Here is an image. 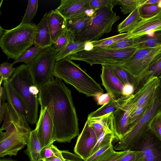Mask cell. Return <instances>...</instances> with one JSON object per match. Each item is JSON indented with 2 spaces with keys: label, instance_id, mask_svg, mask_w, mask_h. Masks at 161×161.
<instances>
[{
  "label": "cell",
  "instance_id": "bcb514c9",
  "mask_svg": "<svg viewBox=\"0 0 161 161\" xmlns=\"http://www.w3.org/2000/svg\"><path fill=\"white\" fill-rule=\"evenodd\" d=\"M128 151L126 150L119 152L114 151L109 156L100 161H119Z\"/></svg>",
  "mask_w": 161,
  "mask_h": 161
},
{
  "label": "cell",
  "instance_id": "5b68a950",
  "mask_svg": "<svg viewBox=\"0 0 161 161\" xmlns=\"http://www.w3.org/2000/svg\"><path fill=\"white\" fill-rule=\"evenodd\" d=\"M36 25L20 24L10 30L0 26V46L8 59H17L34 44Z\"/></svg>",
  "mask_w": 161,
  "mask_h": 161
},
{
  "label": "cell",
  "instance_id": "836d02e7",
  "mask_svg": "<svg viewBox=\"0 0 161 161\" xmlns=\"http://www.w3.org/2000/svg\"><path fill=\"white\" fill-rule=\"evenodd\" d=\"M151 103L139 106L129 111L128 125L130 129L133 125L143 115Z\"/></svg>",
  "mask_w": 161,
  "mask_h": 161
},
{
  "label": "cell",
  "instance_id": "11a10c76",
  "mask_svg": "<svg viewBox=\"0 0 161 161\" xmlns=\"http://www.w3.org/2000/svg\"><path fill=\"white\" fill-rule=\"evenodd\" d=\"M0 161H17L13 160L10 158H3L0 159Z\"/></svg>",
  "mask_w": 161,
  "mask_h": 161
},
{
  "label": "cell",
  "instance_id": "83f0119b",
  "mask_svg": "<svg viewBox=\"0 0 161 161\" xmlns=\"http://www.w3.org/2000/svg\"><path fill=\"white\" fill-rule=\"evenodd\" d=\"M106 67L109 69L117 77L124 86L131 84L134 86L136 79L120 64H105Z\"/></svg>",
  "mask_w": 161,
  "mask_h": 161
},
{
  "label": "cell",
  "instance_id": "4fadbf2b",
  "mask_svg": "<svg viewBox=\"0 0 161 161\" xmlns=\"http://www.w3.org/2000/svg\"><path fill=\"white\" fill-rule=\"evenodd\" d=\"M159 79L154 77L131 95L127 99L129 110L145 104L151 103L157 97L160 89Z\"/></svg>",
  "mask_w": 161,
  "mask_h": 161
},
{
  "label": "cell",
  "instance_id": "4316f807",
  "mask_svg": "<svg viewBox=\"0 0 161 161\" xmlns=\"http://www.w3.org/2000/svg\"><path fill=\"white\" fill-rule=\"evenodd\" d=\"M142 19L138 8H137L130 13L126 18L118 25V31L120 34L129 32Z\"/></svg>",
  "mask_w": 161,
  "mask_h": 161
},
{
  "label": "cell",
  "instance_id": "52a82bcc",
  "mask_svg": "<svg viewBox=\"0 0 161 161\" xmlns=\"http://www.w3.org/2000/svg\"><path fill=\"white\" fill-rule=\"evenodd\" d=\"M137 49L134 47L92 49L79 52L68 58L72 60L84 61L91 66L95 64L121 65Z\"/></svg>",
  "mask_w": 161,
  "mask_h": 161
},
{
  "label": "cell",
  "instance_id": "6f0895ef",
  "mask_svg": "<svg viewBox=\"0 0 161 161\" xmlns=\"http://www.w3.org/2000/svg\"><path fill=\"white\" fill-rule=\"evenodd\" d=\"M41 161H43L42 160Z\"/></svg>",
  "mask_w": 161,
  "mask_h": 161
},
{
  "label": "cell",
  "instance_id": "f546056e",
  "mask_svg": "<svg viewBox=\"0 0 161 161\" xmlns=\"http://www.w3.org/2000/svg\"><path fill=\"white\" fill-rule=\"evenodd\" d=\"M147 0H115L116 5L120 6L123 14L131 13L144 4Z\"/></svg>",
  "mask_w": 161,
  "mask_h": 161
},
{
  "label": "cell",
  "instance_id": "30bf717a",
  "mask_svg": "<svg viewBox=\"0 0 161 161\" xmlns=\"http://www.w3.org/2000/svg\"><path fill=\"white\" fill-rule=\"evenodd\" d=\"M161 51V47L137 49L129 58L120 64L136 79L147 68L151 61Z\"/></svg>",
  "mask_w": 161,
  "mask_h": 161
},
{
  "label": "cell",
  "instance_id": "9f6ffc18",
  "mask_svg": "<svg viewBox=\"0 0 161 161\" xmlns=\"http://www.w3.org/2000/svg\"><path fill=\"white\" fill-rule=\"evenodd\" d=\"M159 88L161 90V78L159 79Z\"/></svg>",
  "mask_w": 161,
  "mask_h": 161
},
{
  "label": "cell",
  "instance_id": "ee69618b",
  "mask_svg": "<svg viewBox=\"0 0 161 161\" xmlns=\"http://www.w3.org/2000/svg\"><path fill=\"white\" fill-rule=\"evenodd\" d=\"M130 47H134V39L125 38L116 42L106 48H123Z\"/></svg>",
  "mask_w": 161,
  "mask_h": 161
},
{
  "label": "cell",
  "instance_id": "e0dca14e",
  "mask_svg": "<svg viewBox=\"0 0 161 161\" xmlns=\"http://www.w3.org/2000/svg\"><path fill=\"white\" fill-rule=\"evenodd\" d=\"M100 76L102 84L111 95L112 98L116 100L124 96L123 90L124 85L114 74L105 65H102Z\"/></svg>",
  "mask_w": 161,
  "mask_h": 161
},
{
  "label": "cell",
  "instance_id": "3957f363",
  "mask_svg": "<svg viewBox=\"0 0 161 161\" xmlns=\"http://www.w3.org/2000/svg\"><path fill=\"white\" fill-rule=\"evenodd\" d=\"M54 75L87 97H95L103 93L100 84L69 58L56 61Z\"/></svg>",
  "mask_w": 161,
  "mask_h": 161
},
{
  "label": "cell",
  "instance_id": "7402d4cb",
  "mask_svg": "<svg viewBox=\"0 0 161 161\" xmlns=\"http://www.w3.org/2000/svg\"><path fill=\"white\" fill-rule=\"evenodd\" d=\"M48 26L53 44L66 30V19L55 9L52 10L49 12Z\"/></svg>",
  "mask_w": 161,
  "mask_h": 161
},
{
  "label": "cell",
  "instance_id": "9c48e42d",
  "mask_svg": "<svg viewBox=\"0 0 161 161\" xmlns=\"http://www.w3.org/2000/svg\"><path fill=\"white\" fill-rule=\"evenodd\" d=\"M161 111V90L143 115L131 127L122 139L114 147L115 150L123 151L129 149L150 129V124Z\"/></svg>",
  "mask_w": 161,
  "mask_h": 161
},
{
  "label": "cell",
  "instance_id": "9a60e30c",
  "mask_svg": "<svg viewBox=\"0 0 161 161\" xmlns=\"http://www.w3.org/2000/svg\"><path fill=\"white\" fill-rule=\"evenodd\" d=\"M90 0H62L55 10L66 19L77 17L90 10Z\"/></svg>",
  "mask_w": 161,
  "mask_h": 161
},
{
  "label": "cell",
  "instance_id": "7a4b0ae2",
  "mask_svg": "<svg viewBox=\"0 0 161 161\" xmlns=\"http://www.w3.org/2000/svg\"><path fill=\"white\" fill-rule=\"evenodd\" d=\"M31 130L28 122L21 119L8 103L0 129V157L17 156L26 145Z\"/></svg>",
  "mask_w": 161,
  "mask_h": 161
},
{
  "label": "cell",
  "instance_id": "db71d44e",
  "mask_svg": "<svg viewBox=\"0 0 161 161\" xmlns=\"http://www.w3.org/2000/svg\"><path fill=\"white\" fill-rule=\"evenodd\" d=\"M161 0H147L144 4L153 5L158 4Z\"/></svg>",
  "mask_w": 161,
  "mask_h": 161
},
{
  "label": "cell",
  "instance_id": "6da1fadb",
  "mask_svg": "<svg viewBox=\"0 0 161 161\" xmlns=\"http://www.w3.org/2000/svg\"><path fill=\"white\" fill-rule=\"evenodd\" d=\"M39 90V104L46 106L53 121L55 141L70 143L79 131L71 91L56 77Z\"/></svg>",
  "mask_w": 161,
  "mask_h": 161
},
{
  "label": "cell",
  "instance_id": "d6986e66",
  "mask_svg": "<svg viewBox=\"0 0 161 161\" xmlns=\"http://www.w3.org/2000/svg\"><path fill=\"white\" fill-rule=\"evenodd\" d=\"M2 83L5 89L8 103L11 105L21 119L28 122L27 111L25 107L9 80L3 81Z\"/></svg>",
  "mask_w": 161,
  "mask_h": 161
},
{
  "label": "cell",
  "instance_id": "484cf974",
  "mask_svg": "<svg viewBox=\"0 0 161 161\" xmlns=\"http://www.w3.org/2000/svg\"><path fill=\"white\" fill-rule=\"evenodd\" d=\"M125 96L116 100L112 98L108 103L91 113L87 119L95 118L114 112L117 110L130 96Z\"/></svg>",
  "mask_w": 161,
  "mask_h": 161
},
{
  "label": "cell",
  "instance_id": "2e32d148",
  "mask_svg": "<svg viewBox=\"0 0 161 161\" xmlns=\"http://www.w3.org/2000/svg\"><path fill=\"white\" fill-rule=\"evenodd\" d=\"M127 99L113 112L114 135L119 141L122 139L130 130L128 120L130 105L127 102Z\"/></svg>",
  "mask_w": 161,
  "mask_h": 161
},
{
  "label": "cell",
  "instance_id": "b9f144b4",
  "mask_svg": "<svg viewBox=\"0 0 161 161\" xmlns=\"http://www.w3.org/2000/svg\"><path fill=\"white\" fill-rule=\"evenodd\" d=\"M149 129L161 141V111L156 115L152 121Z\"/></svg>",
  "mask_w": 161,
  "mask_h": 161
},
{
  "label": "cell",
  "instance_id": "1f68e13d",
  "mask_svg": "<svg viewBox=\"0 0 161 161\" xmlns=\"http://www.w3.org/2000/svg\"><path fill=\"white\" fill-rule=\"evenodd\" d=\"M114 151L111 142L99 149L83 161H100Z\"/></svg>",
  "mask_w": 161,
  "mask_h": 161
},
{
  "label": "cell",
  "instance_id": "f6af8a7d",
  "mask_svg": "<svg viewBox=\"0 0 161 161\" xmlns=\"http://www.w3.org/2000/svg\"><path fill=\"white\" fill-rule=\"evenodd\" d=\"M62 155L65 161H83V159L76 154L68 150L61 151Z\"/></svg>",
  "mask_w": 161,
  "mask_h": 161
},
{
  "label": "cell",
  "instance_id": "d590c367",
  "mask_svg": "<svg viewBox=\"0 0 161 161\" xmlns=\"http://www.w3.org/2000/svg\"><path fill=\"white\" fill-rule=\"evenodd\" d=\"M75 37L73 33L66 30L52 46L59 52L64 49L69 42L74 41Z\"/></svg>",
  "mask_w": 161,
  "mask_h": 161
},
{
  "label": "cell",
  "instance_id": "5bb4252c",
  "mask_svg": "<svg viewBox=\"0 0 161 161\" xmlns=\"http://www.w3.org/2000/svg\"><path fill=\"white\" fill-rule=\"evenodd\" d=\"M98 138L92 128L86 122L83 129L78 137L74 152L83 160L91 156Z\"/></svg>",
  "mask_w": 161,
  "mask_h": 161
},
{
  "label": "cell",
  "instance_id": "60d3db41",
  "mask_svg": "<svg viewBox=\"0 0 161 161\" xmlns=\"http://www.w3.org/2000/svg\"><path fill=\"white\" fill-rule=\"evenodd\" d=\"M12 63L7 62H4L0 64V79L3 81L8 80L13 73L16 68L13 67Z\"/></svg>",
  "mask_w": 161,
  "mask_h": 161
},
{
  "label": "cell",
  "instance_id": "ffe728a7",
  "mask_svg": "<svg viewBox=\"0 0 161 161\" xmlns=\"http://www.w3.org/2000/svg\"><path fill=\"white\" fill-rule=\"evenodd\" d=\"M49 12L46 13L40 23L36 26L34 43L42 48L52 46V41L48 26Z\"/></svg>",
  "mask_w": 161,
  "mask_h": 161
},
{
  "label": "cell",
  "instance_id": "4dcf8cb0",
  "mask_svg": "<svg viewBox=\"0 0 161 161\" xmlns=\"http://www.w3.org/2000/svg\"><path fill=\"white\" fill-rule=\"evenodd\" d=\"M128 34V33H124L106 38L91 42L93 47V49L106 48L116 42L126 38Z\"/></svg>",
  "mask_w": 161,
  "mask_h": 161
},
{
  "label": "cell",
  "instance_id": "d6a6232c",
  "mask_svg": "<svg viewBox=\"0 0 161 161\" xmlns=\"http://www.w3.org/2000/svg\"><path fill=\"white\" fill-rule=\"evenodd\" d=\"M42 48L35 45L26 50L17 59L12 63L13 65L19 62H23L27 64L32 61L39 53Z\"/></svg>",
  "mask_w": 161,
  "mask_h": 161
},
{
  "label": "cell",
  "instance_id": "816d5d0a",
  "mask_svg": "<svg viewBox=\"0 0 161 161\" xmlns=\"http://www.w3.org/2000/svg\"><path fill=\"white\" fill-rule=\"evenodd\" d=\"M43 161H65L64 160H63L60 158L53 156L50 157L42 159Z\"/></svg>",
  "mask_w": 161,
  "mask_h": 161
},
{
  "label": "cell",
  "instance_id": "f5cc1de1",
  "mask_svg": "<svg viewBox=\"0 0 161 161\" xmlns=\"http://www.w3.org/2000/svg\"><path fill=\"white\" fill-rule=\"evenodd\" d=\"M93 45L91 42H86L84 50L90 51L93 49Z\"/></svg>",
  "mask_w": 161,
  "mask_h": 161
},
{
  "label": "cell",
  "instance_id": "8d00e7d4",
  "mask_svg": "<svg viewBox=\"0 0 161 161\" xmlns=\"http://www.w3.org/2000/svg\"><path fill=\"white\" fill-rule=\"evenodd\" d=\"M140 16L142 19L152 17L157 15L161 11V7L158 4H143L138 8Z\"/></svg>",
  "mask_w": 161,
  "mask_h": 161
},
{
  "label": "cell",
  "instance_id": "d4e9b609",
  "mask_svg": "<svg viewBox=\"0 0 161 161\" xmlns=\"http://www.w3.org/2000/svg\"><path fill=\"white\" fill-rule=\"evenodd\" d=\"M26 145L27 148L25 153L28 156L30 161H41L42 148L34 130L31 132Z\"/></svg>",
  "mask_w": 161,
  "mask_h": 161
},
{
  "label": "cell",
  "instance_id": "f907efd6",
  "mask_svg": "<svg viewBox=\"0 0 161 161\" xmlns=\"http://www.w3.org/2000/svg\"><path fill=\"white\" fill-rule=\"evenodd\" d=\"M0 104L5 102L7 100V96L5 89L3 86L2 87L0 85Z\"/></svg>",
  "mask_w": 161,
  "mask_h": 161
},
{
  "label": "cell",
  "instance_id": "f1b7e54d",
  "mask_svg": "<svg viewBox=\"0 0 161 161\" xmlns=\"http://www.w3.org/2000/svg\"><path fill=\"white\" fill-rule=\"evenodd\" d=\"M86 42L73 41L70 42L61 51L58 52L56 61L60 60L74 54L84 50Z\"/></svg>",
  "mask_w": 161,
  "mask_h": 161
},
{
  "label": "cell",
  "instance_id": "44dd1931",
  "mask_svg": "<svg viewBox=\"0 0 161 161\" xmlns=\"http://www.w3.org/2000/svg\"><path fill=\"white\" fill-rule=\"evenodd\" d=\"M154 77L159 79L161 78V51L153 58L147 69L136 79L134 92Z\"/></svg>",
  "mask_w": 161,
  "mask_h": 161
},
{
  "label": "cell",
  "instance_id": "cb8c5ba5",
  "mask_svg": "<svg viewBox=\"0 0 161 161\" xmlns=\"http://www.w3.org/2000/svg\"><path fill=\"white\" fill-rule=\"evenodd\" d=\"M92 14L87 13L77 17L66 19V31L76 36L86 26Z\"/></svg>",
  "mask_w": 161,
  "mask_h": 161
},
{
  "label": "cell",
  "instance_id": "7c38bea8",
  "mask_svg": "<svg viewBox=\"0 0 161 161\" xmlns=\"http://www.w3.org/2000/svg\"><path fill=\"white\" fill-rule=\"evenodd\" d=\"M40 105L39 116L34 130L42 149L53 143L55 141L54 125L51 115L46 106Z\"/></svg>",
  "mask_w": 161,
  "mask_h": 161
},
{
  "label": "cell",
  "instance_id": "f35d334b",
  "mask_svg": "<svg viewBox=\"0 0 161 161\" xmlns=\"http://www.w3.org/2000/svg\"><path fill=\"white\" fill-rule=\"evenodd\" d=\"M89 5L90 10L95 11L105 7L113 8L116 4L115 0H90Z\"/></svg>",
  "mask_w": 161,
  "mask_h": 161
},
{
  "label": "cell",
  "instance_id": "7dc6e473",
  "mask_svg": "<svg viewBox=\"0 0 161 161\" xmlns=\"http://www.w3.org/2000/svg\"><path fill=\"white\" fill-rule=\"evenodd\" d=\"M98 105H103L108 103L112 98L111 95L108 93H102L95 97Z\"/></svg>",
  "mask_w": 161,
  "mask_h": 161
},
{
  "label": "cell",
  "instance_id": "7bdbcfd3",
  "mask_svg": "<svg viewBox=\"0 0 161 161\" xmlns=\"http://www.w3.org/2000/svg\"><path fill=\"white\" fill-rule=\"evenodd\" d=\"M143 152L142 151H132L128 149L119 161H143Z\"/></svg>",
  "mask_w": 161,
  "mask_h": 161
},
{
  "label": "cell",
  "instance_id": "681fc988",
  "mask_svg": "<svg viewBox=\"0 0 161 161\" xmlns=\"http://www.w3.org/2000/svg\"><path fill=\"white\" fill-rule=\"evenodd\" d=\"M134 92L133 86L131 84H126L124 86L123 94L124 96H128L132 94Z\"/></svg>",
  "mask_w": 161,
  "mask_h": 161
},
{
  "label": "cell",
  "instance_id": "8fae6325",
  "mask_svg": "<svg viewBox=\"0 0 161 161\" xmlns=\"http://www.w3.org/2000/svg\"><path fill=\"white\" fill-rule=\"evenodd\" d=\"M128 149L142 151L143 161H161V141L150 129Z\"/></svg>",
  "mask_w": 161,
  "mask_h": 161
},
{
  "label": "cell",
  "instance_id": "ab89813d",
  "mask_svg": "<svg viewBox=\"0 0 161 161\" xmlns=\"http://www.w3.org/2000/svg\"><path fill=\"white\" fill-rule=\"evenodd\" d=\"M41 155L42 160L53 156L64 160L62 155L61 150H60L53 143L42 149L41 152Z\"/></svg>",
  "mask_w": 161,
  "mask_h": 161
},
{
  "label": "cell",
  "instance_id": "277c9868",
  "mask_svg": "<svg viewBox=\"0 0 161 161\" xmlns=\"http://www.w3.org/2000/svg\"><path fill=\"white\" fill-rule=\"evenodd\" d=\"M15 68L9 80L25 107L28 122L34 124L38 120L39 89L35 85L26 64Z\"/></svg>",
  "mask_w": 161,
  "mask_h": 161
},
{
  "label": "cell",
  "instance_id": "ba28073f",
  "mask_svg": "<svg viewBox=\"0 0 161 161\" xmlns=\"http://www.w3.org/2000/svg\"><path fill=\"white\" fill-rule=\"evenodd\" d=\"M58 53L53 46L42 48L31 62L26 64L39 89L54 80Z\"/></svg>",
  "mask_w": 161,
  "mask_h": 161
},
{
  "label": "cell",
  "instance_id": "603a6c76",
  "mask_svg": "<svg viewBox=\"0 0 161 161\" xmlns=\"http://www.w3.org/2000/svg\"><path fill=\"white\" fill-rule=\"evenodd\" d=\"M134 39V47L137 49L161 47V31Z\"/></svg>",
  "mask_w": 161,
  "mask_h": 161
},
{
  "label": "cell",
  "instance_id": "8992f818",
  "mask_svg": "<svg viewBox=\"0 0 161 161\" xmlns=\"http://www.w3.org/2000/svg\"><path fill=\"white\" fill-rule=\"evenodd\" d=\"M110 7L99 9L93 12L88 23L75 38L74 41L91 42L98 40L105 33L110 32L120 17Z\"/></svg>",
  "mask_w": 161,
  "mask_h": 161
},
{
  "label": "cell",
  "instance_id": "ac0fdd59",
  "mask_svg": "<svg viewBox=\"0 0 161 161\" xmlns=\"http://www.w3.org/2000/svg\"><path fill=\"white\" fill-rule=\"evenodd\" d=\"M159 31H161V11L152 17L142 19L130 32L128 33L126 38H137Z\"/></svg>",
  "mask_w": 161,
  "mask_h": 161
},
{
  "label": "cell",
  "instance_id": "74e56055",
  "mask_svg": "<svg viewBox=\"0 0 161 161\" xmlns=\"http://www.w3.org/2000/svg\"><path fill=\"white\" fill-rule=\"evenodd\" d=\"M106 115L102 117L91 119H87L86 121L95 132L97 138L103 131L105 125Z\"/></svg>",
  "mask_w": 161,
  "mask_h": 161
},
{
  "label": "cell",
  "instance_id": "c3c4849f",
  "mask_svg": "<svg viewBox=\"0 0 161 161\" xmlns=\"http://www.w3.org/2000/svg\"><path fill=\"white\" fill-rule=\"evenodd\" d=\"M8 103L5 102H2L0 104V123L1 124L3 120Z\"/></svg>",
  "mask_w": 161,
  "mask_h": 161
},
{
  "label": "cell",
  "instance_id": "e575fe53",
  "mask_svg": "<svg viewBox=\"0 0 161 161\" xmlns=\"http://www.w3.org/2000/svg\"><path fill=\"white\" fill-rule=\"evenodd\" d=\"M37 0H29L25 13L22 17L20 24L27 25L31 24V20L35 16L38 7Z\"/></svg>",
  "mask_w": 161,
  "mask_h": 161
}]
</instances>
